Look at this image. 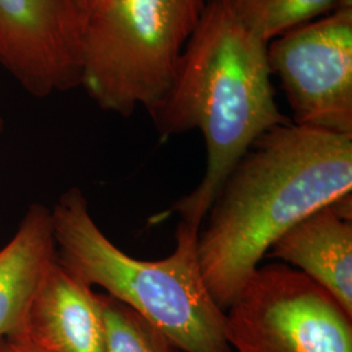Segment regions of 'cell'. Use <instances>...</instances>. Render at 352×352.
I'll return each instance as SVG.
<instances>
[{
  "label": "cell",
  "instance_id": "cell-6",
  "mask_svg": "<svg viewBox=\"0 0 352 352\" xmlns=\"http://www.w3.org/2000/svg\"><path fill=\"white\" fill-rule=\"evenodd\" d=\"M294 123L352 136V0L267 46Z\"/></svg>",
  "mask_w": 352,
  "mask_h": 352
},
{
  "label": "cell",
  "instance_id": "cell-14",
  "mask_svg": "<svg viewBox=\"0 0 352 352\" xmlns=\"http://www.w3.org/2000/svg\"><path fill=\"white\" fill-rule=\"evenodd\" d=\"M109 1H111V0H93V3H91V7H90V11H89V13L93 12V11H96V10H98V8H101V7H103L104 4H107Z\"/></svg>",
  "mask_w": 352,
  "mask_h": 352
},
{
  "label": "cell",
  "instance_id": "cell-11",
  "mask_svg": "<svg viewBox=\"0 0 352 352\" xmlns=\"http://www.w3.org/2000/svg\"><path fill=\"white\" fill-rule=\"evenodd\" d=\"M340 0H231L240 21L265 43L330 13Z\"/></svg>",
  "mask_w": 352,
  "mask_h": 352
},
{
  "label": "cell",
  "instance_id": "cell-9",
  "mask_svg": "<svg viewBox=\"0 0 352 352\" xmlns=\"http://www.w3.org/2000/svg\"><path fill=\"white\" fill-rule=\"evenodd\" d=\"M351 195L305 215L266 256L304 273L352 315Z\"/></svg>",
  "mask_w": 352,
  "mask_h": 352
},
{
  "label": "cell",
  "instance_id": "cell-8",
  "mask_svg": "<svg viewBox=\"0 0 352 352\" xmlns=\"http://www.w3.org/2000/svg\"><path fill=\"white\" fill-rule=\"evenodd\" d=\"M12 334L46 352H104L100 295L56 258Z\"/></svg>",
  "mask_w": 352,
  "mask_h": 352
},
{
  "label": "cell",
  "instance_id": "cell-16",
  "mask_svg": "<svg viewBox=\"0 0 352 352\" xmlns=\"http://www.w3.org/2000/svg\"><path fill=\"white\" fill-rule=\"evenodd\" d=\"M1 131H3V120H1V118H0V133H1Z\"/></svg>",
  "mask_w": 352,
  "mask_h": 352
},
{
  "label": "cell",
  "instance_id": "cell-2",
  "mask_svg": "<svg viewBox=\"0 0 352 352\" xmlns=\"http://www.w3.org/2000/svg\"><path fill=\"white\" fill-rule=\"evenodd\" d=\"M267 43L240 21L231 0H210L182 52L173 84L151 116L162 136L200 129L201 183L166 214L201 227L227 175L252 144L291 120L278 109Z\"/></svg>",
  "mask_w": 352,
  "mask_h": 352
},
{
  "label": "cell",
  "instance_id": "cell-5",
  "mask_svg": "<svg viewBox=\"0 0 352 352\" xmlns=\"http://www.w3.org/2000/svg\"><path fill=\"white\" fill-rule=\"evenodd\" d=\"M235 352H352V315L283 263L260 265L226 309Z\"/></svg>",
  "mask_w": 352,
  "mask_h": 352
},
{
  "label": "cell",
  "instance_id": "cell-13",
  "mask_svg": "<svg viewBox=\"0 0 352 352\" xmlns=\"http://www.w3.org/2000/svg\"><path fill=\"white\" fill-rule=\"evenodd\" d=\"M0 352H46L19 334H10L0 340Z\"/></svg>",
  "mask_w": 352,
  "mask_h": 352
},
{
  "label": "cell",
  "instance_id": "cell-7",
  "mask_svg": "<svg viewBox=\"0 0 352 352\" xmlns=\"http://www.w3.org/2000/svg\"><path fill=\"white\" fill-rule=\"evenodd\" d=\"M87 19L80 0H0V64L36 97L81 85Z\"/></svg>",
  "mask_w": 352,
  "mask_h": 352
},
{
  "label": "cell",
  "instance_id": "cell-4",
  "mask_svg": "<svg viewBox=\"0 0 352 352\" xmlns=\"http://www.w3.org/2000/svg\"><path fill=\"white\" fill-rule=\"evenodd\" d=\"M205 0H111L88 14L81 85L103 110L151 113L176 67Z\"/></svg>",
  "mask_w": 352,
  "mask_h": 352
},
{
  "label": "cell",
  "instance_id": "cell-12",
  "mask_svg": "<svg viewBox=\"0 0 352 352\" xmlns=\"http://www.w3.org/2000/svg\"><path fill=\"white\" fill-rule=\"evenodd\" d=\"M104 322V352H175L164 333L124 302L98 294Z\"/></svg>",
  "mask_w": 352,
  "mask_h": 352
},
{
  "label": "cell",
  "instance_id": "cell-3",
  "mask_svg": "<svg viewBox=\"0 0 352 352\" xmlns=\"http://www.w3.org/2000/svg\"><path fill=\"white\" fill-rule=\"evenodd\" d=\"M59 263L90 287L124 302L186 352H234L226 312L215 302L199 263L200 226L180 221L174 252L145 261L119 250L89 212L81 190L69 189L51 210Z\"/></svg>",
  "mask_w": 352,
  "mask_h": 352
},
{
  "label": "cell",
  "instance_id": "cell-1",
  "mask_svg": "<svg viewBox=\"0 0 352 352\" xmlns=\"http://www.w3.org/2000/svg\"><path fill=\"white\" fill-rule=\"evenodd\" d=\"M352 195V136L294 122L260 136L218 190L199 263L226 312L272 245L305 215Z\"/></svg>",
  "mask_w": 352,
  "mask_h": 352
},
{
  "label": "cell",
  "instance_id": "cell-10",
  "mask_svg": "<svg viewBox=\"0 0 352 352\" xmlns=\"http://www.w3.org/2000/svg\"><path fill=\"white\" fill-rule=\"evenodd\" d=\"M56 258L51 210L34 204L14 236L0 250V340L21 325L30 302Z\"/></svg>",
  "mask_w": 352,
  "mask_h": 352
},
{
  "label": "cell",
  "instance_id": "cell-15",
  "mask_svg": "<svg viewBox=\"0 0 352 352\" xmlns=\"http://www.w3.org/2000/svg\"><path fill=\"white\" fill-rule=\"evenodd\" d=\"M80 1L82 3L84 8H85V11H87V14H88L89 11H90V7H91V3H93V0H80Z\"/></svg>",
  "mask_w": 352,
  "mask_h": 352
}]
</instances>
